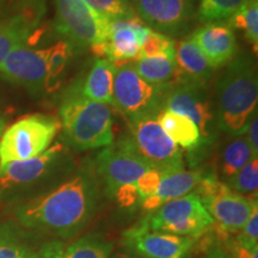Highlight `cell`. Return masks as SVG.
Segmentation results:
<instances>
[{
	"label": "cell",
	"mask_w": 258,
	"mask_h": 258,
	"mask_svg": "<svg viewBox=\"0 0 258 258\" xmlns=\"http://www.w3.org/2000/svg\"><path fill=\"white\" fill-rule=\"evenodd\" d=\"M109 258H143V257L137 256V254L129 252L127 250H122V251H116V252H111Z\"/></svg>",
	"instance_id": "cell-38"
},
{
	"label": "cell",
	"mask_w": 258,
	"mask_h": 258,
	"mask_svg": "<svg viewBox=\"0 0 258 258\" xmlns=\"http://www.w3.org/2000/svg\"><path fill=\"white\" fill-rule=\"evenodd\" d=\"M192 192L199 196L214 220L212 231L220 240H226L243 230L254 206L258 205L257 200L239 195L209 173H205Z\"/></svg>",
	"instance_id": "cell-6"
},
{
	"label": "cell",
	"mask_w": 258,
	"mask_h": 258,
	"mask_svg": "<svg viewBox=\"0 0 258 258\" xmlns=\"http://www.w3.org/2000/svg\"><path fill=\"white\" fill-rule=\"evenodd\" d=\"M60 129V121L54 116L35 114L21 117L0 138V167L40 156L50 147Z\"/></svg>",
	"instance_id": "cell-8"
},
{
	"label": "cell",
	"mask_w": 258,
	"mask_h": 258,
	"mask_svg": "<svg viewBox=\"0 0 258 258\" xmlns=\"http://www.w3.org/2000/svg\"><path fill=\"white\" fill-rule=\"evenodd\" d=\"M77 166L72 150L54 144L40 156L0 167V198L18 203L37 198L69 179Z\"/></svg>",
	"instance_id": "cell-2"
},
{
	"label": "cell",
	"mask_w": 258,
	"mask_h": 258,
	"mask_svg": "<svg viewBox=\"0 0 258 258\" xmlns=\"http://www.w3.org/2000/svg\"><path fill=\"white\" fill-rule=\"evenodd\" d=\"M244 138L247 141L249 146L252 150L254 156L258 154V118H257V111L251 116L247 123L246 128L244 132Z\"/></svg>",
	"instance_id": "cell-36"
},
{
	"label": "cell",
	"mask_w": 258,
	"mask_h": 258,
	"mask_svg": "<svg viewBox=\"0 0 258 258\" xmlns=\"http://www.w3.org/2000/svg\"><path fill=\"white\" fill-rule=\"evenodd\" d=\"M224 250L232 258H258V246H247L235 240L234 235L224 240Z\"/></svg>",
	"instance_id": "cell-34"
},
{
	"label": "cell",
	"mask_w": 258,
	"mask_h": 258,
	"mask_svg": "<svg viewBox=\"0 0 258 258\" xmlns=\"http://www.w3.org/2000/svg\"><path fill=\"white\" fill-rule=\"evenodd\" d=\"M127 2H129V3H131V4H135V3H137V0H127Z\"/></svg>",
	"instance_id": "cell-41"
},
{
	"label": "cell",
	"mask_w": 258,
	"mask_h": 258,
	"mask_svg": "<svg viewBox=\"0 0 258 258\" xmlns=\"http://www.w3.org/2000/svg\"><path fill=\"white\" fill-rule=\"evenodd\" d=\"M164 175L157 169H151L146 171L143 176H140L135 180V186H137L139 195L141 198V202L150 196L156 194L158 186H159Z\"/></svg>",
	"instance_id": "cell-32"
},
{
	"label": "cell",
	"mask_w": 258,
	"mask_h": 258,
	"mask_svg": "<svg viewBox=\"0 0 258 258\" xmlns=\"http://www.w3.org/2000/svg\"><path fill=\"white\" fill-rule=\"evenodd\" d=\"M234 238L237 241L247 246H258V205L254 206L243 230L234 234Z\"/></svg>",
	"instance_id": "cell-33"
},
{
	"label": "cell",
	"mask_w": 258,
	"mask_h": 258,
	"mask_svg": "<svg viewBox=\"0 0 258 258\" xmlns=\"http://www.w3.org/2000/svg\"><path fill=\"white\" fill-rule=\"evenodd\" d=\"M5 125H6V121H5V118L3 117V116H0V138H2L3 133H4V131H5Z\"/></svg>",
	"instance_id": "cell-40"
},
{
	"label": "cell",
	"mask_w": 258,
	"mask_h": 258,
	"mask_svg": "<svg viewBox=\"0 0 258 258\" xmlns=\"http://www.w3.org/2000/svg\"><path fill=\"white\" fill-rule=\"evenodd\" d=\"M230 188L239 195L257 200L258 192V158H252L243 169L226 182Z\"/></svg>",
	"instance_id": "cell-28"
},
{
	"label": "cell",
	"mask_w": 258,
	"mask_h": 258,
	"mask_svg": "<svg viewBox=\"0 0 258 258\" xmlns=\"http://www.w3.org/2000/svg\"><path fill=\"white\" fill-rule=\"evenodd\" d=\"M116 64L104 57L95 60L92 67L84 77L82 83H77L79 92L90 101L112 105Z\"/></svg>",
	"instance_id": "cell-22"
},
{
	"label": "cell",
	"mask_w": 258,
	"mask_h": 258,
	"mask_svg": "<svg viewBox=\"0 0 258 258\" xmlns=\"http://www.w3.org/2000/svg\"><path fill=\"white\" fill-rule=\"evenodd\" d=\"M47 12V0H14L0 18V63L16 48L31 42Z\"/></svg>",
	"instance_id": "cell-13"
},
{
	"label": "cell",
	"mask_w": 258,
	"mask_h": 258,
	"mask_svg": "<svg viewBox=\"0 0 258 258\" xmlns=\"http://www.w3.org/2000/svg\"><path fill=\"white\" fill-rule=\"evenodd\" d=\"M258 80L252 57L237 54L217 85V125L231 137L244 135L249 120L257 111Z\"/></svg>",
	"instance_id": "cell-3"
},
{
	"label": "cell",
	"mask_w": 258,
	"mask_h": 258,
	"mask_svg": "<svg viewBox=\"0 0 258 258\" xmlns=\"http://www.w3.org/2000/svg\"><path fill=\"white\" fill-rule=\"evenodd\" d=\"M175 64L176 74L173 82L176 83H194L206 86V83L215 71L190 36L180 40L177 44Z\"/></svg>",
	"instance_id": "cell-20"
},
{
	"label": "cell",
	"mask_w": 258,
	"mask_h": 258,
	"mask_svg": "<svg viewBox=\"0 0 258 258\" xmlns=\"http://www.w3.org/2000/svg\"><path fill=\"white\" fill-rule=\"evenodd\" d=\"M246 0H201L199 18L203 23H219L230 19Z\"/></svg>",
	"instance_id": "cell-27"
},
{
	"label": "cell",
	"mask_w": 258,
	"mask_h": 258,
	"mask_svg": "<svg viewBox=\"0 0 258 258\" xmlns=\"http://www.w3.org/2000/svg\"><path fill=\"white\" fill-rule=\"evenodd\" d=\"M195 239L183 235L154 231L143 219L122 234L123 250L143 258H186Z\"/></svg>",
	"instance_id": "cell-15"
},
{
	"label": "cell",
	"mask_w": 258,
	"mask_h": 258,
	"mask_svg": "<svg viewBox=\"0 0 258 258\" xmlns=\"http://www.w3.org/2000/svg\"><path fill=\"white\" fill-rule=\"evenodd\" d=\"M175 50L176 44L172 38L152 30L148 35L146 42L141 46L139 55L134 60L154 56H166L175 60Z\"/></svg>",
	"instance_id": "cell-31"
},
{
	"label": "cell",
	"mask_w": 258,
	"mask_h": 258,
	"mask_svg": "<svg viewBox=\"0 0 258 258\" xmlns=\"http://www.w3.org/2000/svg\"><path fill=\"white\" fill-rule=\"evenodd\" d=\"M90 8L106 21L133 18L137 15L132 4L127 0H84Z\"/></svg>",
	"instance_id": "cell-30"
},
{
	"label": "cell",
	"mask_w": 258,
	"mask_h": 258,
	"mask_svg": "<svg viewBox=\"0 0 258 258\" xmlns=\"http://www.w3.org/2000/svg\"><path fill=\"white\" fill-rule=\"evenodd\" d=\"M138 17L153 31L165 36H184L196 19L192 3L188 0H137Z\"/></svg>",
	"instance_id": "cell-16"
},
{
	"label": "cell",
	"mask_w": 258,
	"mask_h": 258,
	"mask_svg": "<svg viewBox=\"0 0 258 258\" xmlns=\"http://www.w3.org/2000/svg\"><path fill=\"white\" fill-rule=\"evenodd\" d=\"M203 258H232V257L226 252L224 247L219 246V245H214V246L209 247Z\"/></svg>",
	"instance_id": "cell-37"
},
{
	"label": "cell",
	"mask_w": 258,
	"mask_h": 258,
	"mask_svg": "<svg viewBox=\"0 0 258 258\" xmlns=\"http://www.w3.org/2000/svg\"><path fill=\"white\" fill-rule=\"evenodd\" d=\"M121 208H132L141 203V198L134 183L124 184L116 190L114 198Z\"/></svg>",
	"instance_id": "cell-35"
},
{
	"label": "cell",
	"mask_w": 258,
	"mask_h": 258,
	"mask_svg": "<svg viewBox=\"0 0 258 258\" xmlns=\"http://www.w3.org/2000/svg\"><path fill=\"white\" fill-rule=\"evenodd\" d=\"M145 219L154 231L183 235L195 240L207 234L214 225V220L195 192L164 203Z\"/></svg>",
	"instance_id": "cell-11"
},
{
	"label": "cell",
	"mask_w": 258,
	"mask_h": 258,
	"mask_svg": "<svg viewBox=\"0 0 258 258\" xmlns=\"http://www.w3.org/2000/svg\"><path fill=\"white\" fill-rule=\"evenodd\" d=\"M214 70L227 64L237 55L235 35L230 25L207 23L190 35Z\"/></svg>",
	"instance_id": "cell-17"
},
{
	"label": "cell",
	"mask_w": 258,
	"mask_h": 258,
	"mask_svg": "<svg viewBox=\"0 0 258 258\" xmlns=\"http://www.w3.org/2000/svg\"><path fill=\"white\" fill-rule=\"evenodd\" d=\"M133 66L141 78L157 86H169L175 80V60L166 56L141 57L133 60Z\"/></svg>",
	"instance_id": "cell-26"
},
{
	"label": "cell",
	"mask_w": 258,
	"mask_h": 258,
	"mask_svg": "<svg viewBox=\"0 0 258 258\" xmlns=\"http://www.w3.org/2000/svg\"><path fill=\"white\" fill-rule=\"evenodd\" d=\"M188 2H190V3H192V4H194V3H195V2H196V0H188Z\"/></svg>",
	"instance_id": "cell-42"
},
{
	"label": "cell",
	"mask_w": 258,
	"mask_h": 258,
	"mask_svg": "<svg viewBox=\"0 0 258 258\" xmlns=\"http://www.w3.org/2000/svg\"><path fill=\"white\" fill-rule=\"evenodd\" d=\"M203 176H205V172L201 170H182L172 175L165 176L161 179L156 194L141 202L143 208L151 213L159 208L164 203L188 195L194 191Z\"/></svg>",
	"instance_id": "cell-21"
},
{
	"label": "cell",
	"mask_w": 258,
	"mask_h": 258,
	"mask_svg": "<svg viewBox=\"0 0 258 258\" xmlns=\"http://www.w3.org/2000/svg\"><path fill=\"white\" fill-rule=\"evenodd\" d=\"M101 188L93 161L85 160L56 188L18 203L15 217L22 227L55 237L56 240H70L82 233L96 217Z\"/></svg>",
	"instance_id": "cell-1"
},
{
	"label": "cell",
	"mask_w": 258,
	"mask_h": 258,
	"mask_svg": "<svg viewBox=\"0 0 258 258\" xmlns=\"http://www.w3.org/2000/svg\"><path fill=\"white\" fill-rule=\"evenodd\" d=\"M232 27L245 31V37L254 48L258 44V3L246 0V3L230 18Z\"/></svg>",
	"instance_id": "cell-29"
},
{
	"label": "cell",
	"mask_w": 258,
	"mask_h": 258,
	"mask_svg": "<svg viewBox=\"0 0 258 258\" xmlns=\"http://www.w3.org/2000/svg\"><path fill=\"white\" fill-rule=\"evenodd\" d=\"M161 110H170L189 117L198 125L205 144L214 137L215 127H218L217 117L205 86L194 83L171 84L164 96Z\"/></svg>",
	"instance_id": "cell-14"
},
{
	"label": "cell",
	"mask_w": 258,
	"mask_h": 258,
	"mask_svg": "<svg viewBox=\"0 0 258 258\" xmlns=\"http://www.w3.org/2000/svg\"><path fill=\"white\" fill-rule=\"evenodd\" d=\"M62 144L70 150L106 147L114 141L110 105L85 98L74 84L63 93L59 105Z\"/></svg>",
	"instance_id": "cell-5"
},
{
	"label": "cell",
	"mask_w": 258,
	"mask_h": 258,
	"mask_svg": "<svg viewBox=\"0 0 258 258\" xmlns=\"http://www.w3.org/2000/svg\"><path fill=\"white\" fill-rule=\"evenodd\" d=\"M128 134L134 150L164 177L184 170L179 146L173 143L157 120V115H144L128 120Z\"/></svg>",
	"instance_id": "cell-9"
},
{
	"label": "cell",
	"mask_w": 258,
	"mask_h": 258,
	"mask_svg": "<svg viewBox=\"0 0 258 258\" xmlns=\"http://www.w3.org/2000/svg\"><path fill=\"white\" fill-rule=\"evenodd\" d=\"M169 86L153 85L139 76L133 63L120 62L115 70L112 106L127 120L144 115H158Z\"/></svg>",
	"instance_id": "cell-10"
},
{
	"label": "cell",
	"mask_w": 258,
	"mask_h": 258,
	"mask_svg": "<svg viewBox=\"0 0 258 258\" xmlns=\"http://www.w3.org/2000/svg\"><path fill=\"white\" fill-rule=\"evenodd\" d=\"M157 120L177 146L188 151H198L206 145L198 125L186 116L170 110H160Z\"/></svg>",
	"instance_id": "cell-23"
},
{
	"label": "cell",
	"mask_w": 258,
	"mask_h": 258,
	"mask_svg": "<svg viewBox=\"0 0 258 258\" xmlns=\"http://www.w3.org/2000/svg\"><path fill=\"white\" fill-rule=\"evenodd\" d=\"M252 150L245 140L244 135L233 137L221 150L219 159V172L226 183L235 173L246 165L252 158H256Z\"/></svg>",
	"instance_id": "cell-25"
},
{
	"label": "cell",
	"mask_w": 258,
	"mask_h": 258,
	"mask_svg": "<svg viewBox=\"0 0 258 258\" xmlns=\"http://www.w3.org/2000/svg\"><path fill=\"white\" fill-rule=\"evenodd\" d=\"M93 165L104 194L109 199L114 198V194L120 186L135 183L146 171L153 169L139 156L127 135L97 154Z\"/></svg>",
	"instance_id": "cell-12"
},
{
	"label": "cell",
	"mask_w": 258,
	"mask_h": 258,
	"mask_svg": "<svg viewBox=\"0 0 258 258\" xmlns=\"http://www.w3.org/2000/svg\"><path fill=\"white\" fill-rule=\"evenodd\" d=\"M14 0H0V18H3V16L5 15L6 10L9 9V6Z\"/></svg>",
	"instance_id": "cell-39"
},
{
	"label": "cell",
	"mask_w": 258,
	"mask_h": 258,
	"mask_svg": "<svg viewBox=\"0 0 258 258\" xmlns=\"http://www.w3.org/2000/svg\"><path fill=\"white\" fill-rule=\"evenodd\" d=\"M74 51L63 40L47 48L28 44L16 48L0 63V77L27 89L31 95L53 92L72 59Z\"/></svg>",
	"instance_id": "cell-4"
},
{
	"label": "cell",
	"mask_w": 258,
	"mask_h": 258,
	"mask_svg": "<svg viewBox=\"0 0 258 258\" xmlns=\"http://www.w3.org/2000/svg\"><path fill=\"white\" fill-rule=\"evenodd\" d=\"M114 243L101 233H88L70 243L50 240L42 244L38 258H109Z\"/></svg>",
	"instance_id": "cell-18"
},
{
	"label": "cell",
	"mask_w": 258,
	"mask_h": 258,
	"mask_svg": "<svg viewBox=\"0 0 258 258\" xmlns=\"http://www.w3.org/2000/svg\"><path fill=\"white\" fill-rule=\"evenodd\" d=\"M54 29L74 53L93 51L108 41L110 22L101 17L84 0H55Z\"/></svg>",
	"instance_id": "cell-7"
},
{
	"label": "cell",
	"mask_w": 258,
	"mask_h": 258,
	"mask_svg": "<svg viewBox=\"0 0 258 258\" xmlns=\"http://www.w3.org/2000/svg\"><path fill=\"white\" fill-rule=\"evenodd\" d=\"M21 227L11 222L0 224V258H38L41 246H35Z\"/></svg>",
	"instance_id": "cell-24"
},
{
	"label": "cell",
	"mask_w": 258,
	"mask_h": 258,
	"mask_svg": "<svg viewBox=\"0 0 258 258\" xmlns=\"http://www.w3.org/2000/svg\"><path fill=\"white\" fill-rule=\"evenodd\" d=\"M140 22L141 19L138 16L110 22V35L108 41L92 53L98 56H105V59L114 63L134 60L140 51L134 28Z\"/></svg>",
	"instance_id": "cell-19"
}]
</instances>
